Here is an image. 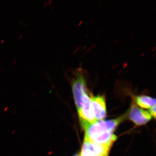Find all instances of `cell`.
<instances>
[{
  "label": "cell",
  "instance_id": "6da1fadb",
  "mask_svg": "<svg viewBox=\"0 0 156 156\" xmlns=\"http://www.w3.org/2000/svg\"><path fill=\"white\" fill-rule=\"evenodd\" d=\"M124 118L123 116L115 119L101 121L93 124L82 122L81 123L85 131V137H89L93 134L102 132H113Z\"/></svg>",
  "mask_w": 156,
  "mask_h": 156
},
{
  "label": "cell",
  "instance_id": "7a4b0ae2",
  "mask_svg": "<svg viewBox=\"0 0 156 156\" xmlns=\"http://www.w3.org/2000/svg\"><path fill=\"white\" fill-rule=\"evenodd\" d=\"M72 88L73 96L78 110L82 107V101L84 96L89 94L86 78L81 71L76 72L73 78Z\"/></svg>",
  "mask_w": 156,
  "mask_h": 156
},
{
  "label": "cell",
  "instance_id": "3957f363",
  "mask_svg": "<svg viewBox=\"0 0 156 156\" xmlns=\"http://www.w3.org/2000/svg\"><path fill=\"white\" fill-rule=\"evenodd\" d=\"M112 144H99L84 139L80 156H108Z\"/></svg>",
  "mask_w": 156,
  "mask_h": 156
},
{
  "label": "cell",
  "instance_id": "277c9868",
  "mask_svg": "<svg viewBox=\"0 0 156 156\" xmlns=\"http://www.w3.org/2000/svg\"><path fill=\"white\" fill-rule=\"evenodd\" d=\"M81 122L93 124L97 122L94 117L92 109L91 96L89 94L85 95L82 101V107L78 110Z\"/></svg>",
  "mask_w": 156,
  "mask_h": 156
},
{
  "label": "cell",
  "instance_id": "5b68a950",
  "mask_svg": "<svg viewBox=\"0 0 156 156\" xmlns=\"http://www.w3.org/2000/svg\"><path fill=\"white\" fill-rule=\"evenodd\" d=\"M91 102L93 114L98 122L105 119L107 116L106 102L103 95L91 96Z\"/></svg>",
  "mask_w": 156,
  "mask_h": 156
},
{
  "label": "cell",
  "instance_id": "8992f818",
  "mask_svg": "<svg viewBox=\"0 0 156 156\" xmlns=\"http://www.w3.org/2000/svg\"><path fill=\"white\" fill-rule=\"evenodd\" d=\"M129 117L132 122L138 126L145 125L152 119V116L148 112L134 105L131 108Z\"/></svg>",
  "mask_w": 156,
  "mask_h": 156
},
{
  "label": "cell",
  "instance_id": "52a82bcc",
  "mask_svg": "<svg viewBox=\"0 0 156 156\" xmlns=\"http://www.w3.org/2000/svg\"><path fill=\"white\" fill-rule=\"evenodd\" d=\"M117 136L113 132H105L93 134L85 140L99 144H113L116 140Z\"/></svg>",
  "mask_w": 156,
  "mask_h": 156
},
{
  "label": "cell",
  "instance_id": "ba28073f",
  "mask_svg": "<svg viewBox=\"0 0 156 156\" xmlns=\"http://www.w3.org/2000/svg\"><path fill=\"white\" fill-rule=\"evenodd\" d=\"M135 101L138 106L144 108L150 109L156 105V99L146 95L136 96Z\"/></svg>",
  "mask_w": 156,
  "mask_h": 156
},
{
  "label": "cell",
  "instance_id": "9c48e42d",
  "mask_svg": "<svg viewBox=\"0 0 156 156\" xmlns=\"http://www.w3.org/2000/svg\"><path fill=\"white\" fill-rule=\"evenodd\" d=\"M151 116L154 117V119L156 118V105H154L153 107L150 109L149 112Z\"/></svg>",
  "mask_w": 156,
  "mask_h": 156
}]
</instances>
